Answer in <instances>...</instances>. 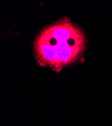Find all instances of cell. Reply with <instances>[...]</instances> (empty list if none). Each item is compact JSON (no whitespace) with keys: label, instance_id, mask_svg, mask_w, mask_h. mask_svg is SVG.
<instances>
[{"label":"cell","instance_id":"6da1fadb","mask_svg":"<svg viewBox=\"0 0 112 126\" xmlns=\"http://www.w3.org/2000/svg\"><path fill=\"white\" fill-rule=\"evenodd\" d=\"M41 34L36 45L37 54L40 59L51 64L73 63L78 59L85 50V34L73 24H56Z\"/></svg>","mask_w":112,"mask_h":126}]
</instances>
